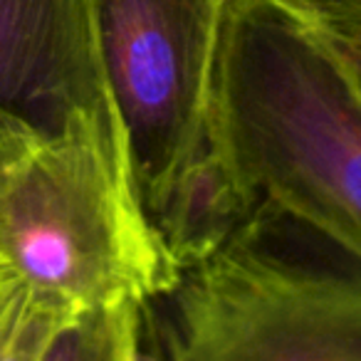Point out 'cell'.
Here are the masks:
<instances>
[{
	"label": "cell",
	"mask_w": 361,
	"mask_h": 361,
	"mask_svg": "<svg viewBox=\"0 0 361 361\" xmlns=\"http://www.w3.org/2000/svg\"><path fill=\"white\" fill-rule=\"evenodd\" d=\"M173 277L119 116L0 109V361L141 359L146 305Z\"/></svg>",
	"instance_id": "1"
},
{
	"label": "cell",
	"mask_w": 361,
	"mask_h": 361,
	"mask_svg": "<svg viewBox=\"0 0 361 361\" xmlns=\"http://www.w3.org/2000/svg\"><path fill=\"white\" fill-rule=\"evenodd\" d=\"M216 144L240 211L267 198L361 260V104L272 0H223Z\"/></svg>",
	"instance_id": "2"
},
{
	"label": "cell",
	"mask_w": 361,
	"mask_h": 361,
	"mask_svg": "<svg viewBox=\"0 0 361 361\" xmlns=\"http://www.w3.org/2000/svg\"><path fill=\"white\" fill-rule=\"evenodd\" d=\"M141 359L361 361V260L252 198L146 305Z\"/></svg>",
	"instance_id": "3"
},
{
	"label": "cell",
	"mask_w": 361,
	"mask_h": 361,
	"mask_svg": "<svg viewBox=\"0 0 361 361\" xmlns=\"http://www.w3.org/2000/svg\"><path fill=\"white\" fill-rule=\"evenodd\" d=\"M92 16L141 206L178 270L240 213L216 144L223 0H92Z\"/></svg>",
	"instance_id": "4"
},
{
	"label": "cell",
	"mask_w": 361,
	"mask_h": 361,
	"mask_svg": "<svg viewBox=\"0 0 361 361\" xmlns=\"http://www.w3.org/2000/svg\"><path fill=\"white\" fill-rule=\"evenodd\" d=\"M0 109L45 126L75 109L119 116L92 0H0Z\"/></svg>",
	"instance_id": "5"
},
{
	"label": "cell",
	"mask_w": 361,
	"mask_h": 361,
	"mask_svg": "<svg viewBox=\"0 0 361 361\" xmlns=\"http://www.w3.org/2000/svg\"><path fill=\"white\" fill-rule=\"evenodd\" d=\"M341 72L361 104V13L322 0H272Z\"/></svg>",
	"instance_id": "6"
},
{
	"label": "cell",
	"mask_w": 361,
	"mask_h": 361,
	"mask_svg": "<svg viewBox=\"0 0 361 361\" xmlns=\"http://www.w3.org/2000/svg\"><path fill=\"white\" fill-rule=\"evenodd\" d=\"M322 3H334V6L351 8V11H359L361 13V0H322Z\"/></svg>",
	"instance_id": "7"
}]
</instances>
